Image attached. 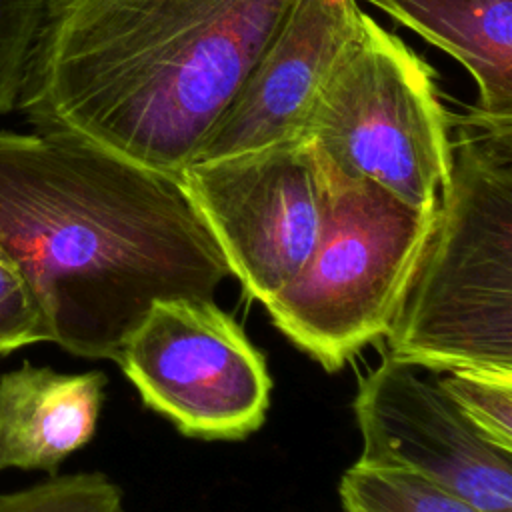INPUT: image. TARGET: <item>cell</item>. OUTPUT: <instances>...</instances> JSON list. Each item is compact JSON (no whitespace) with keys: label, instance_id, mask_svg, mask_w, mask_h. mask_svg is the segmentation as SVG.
I'll return each mask as SVG.
<instances>
[{"label":"cell","instance_id":"cell-1","mask_svg":"<svg viewBox=\"0 0 512 512\" xmlns=\"http://www.w3.org/2000/svg\"><path fill=\"white\" fill-rule=\"evenodd\" d=\"M0 254L46 342L114 362L156 300L230 276L176 176L66 134L0 132Z\"/></svg>","mask_w":512,"mask_h":512},{"label":"cell","instance_id":"cell-2","mask_svg":"<svg viewBox=\"0 0 512 512\" xmlns=\"http://www.w3.org/2000/svg\"><path fill=\"white\" fill-rule=\"evenodd\" d=\"M296 0H46L18 106L42 134L176 176Z\"/></svg>","mask_w":512,"mask_h":512},{"label":"cell","instance_id":"cell-3","mask_svg":"<svg viewBox=\"0 0 512 512\" xmlns=\"http://www.w3.org/2000/svg\"><path fill=\"white\" fill-rule=\"evenodd\" d=\"M386 338L426 372L512 376V128L456 118L432 234Z\"/></svg>","mask_w":512,"mask_h":512},{"label":"cell","instance_id":"cell-4","mask_svg":"<svg viewBox=\"0 0 512 512\" xmlns=\"http://www.w3.org/2000/svg\"><path fill=\"white\" fill-rule=\"evenodd\" d=\"M320 158L328 188L322 240L264 308L294 346L336 372L388 334L438 208H412L378 184L344 174L322 152Z\"/></svg>","mask_w":512,"mask_h":512},{"label":"cell","instance_id":"cell-5","mask_svg":"<svg viewBox=\"0 0 512 512\" xmlns=\"http://www.w3.org/2000/svg\"><path fill=\"white\" fill-rule=\"evenodd\" d=\"M456 116L436 72L368 14L304 124L344 174L370 180L418 210H436L452 166Z\"/></svg>","mask_w":512,"mask_h":512},{"label":"cell","instance_id":"cell-6","mask_svg":"<svg viewBox=\"0 0 512 512\" xmlns=\"http://www.w3.org/2000/svg\"><path fill=\"white\" fill-rule=\"evenodd\" d=\"M178 180L252 300L284 290L322 240L328 188L308 136L192 162Z\"/></svg>","mask_w":512,"mask_h":512},{"label":"cell","instance_id":"cell-7","mask_svg":"<svg viewBox=\"0 0 512 512\" xmlns=\"http://www.w3.org/2000/svg\"><path fill=\"white\" fill-rule=\"evenodd\" d=\"M116 364L148 408L192 438H246L270 408L264 354L212 298L156 300Z\"/></svg>","mask_w":512,"mask_h":512},{"label":"cell","instance_id":"cell-8","mask_svg":"<svg viewBox=\"0 0 512 512\" xmlns=\"http://www.w3.org/2000/svg\"><path fill=\"white\" fill-rule=\"evenodd\" d=\"M358 464L416 474L482 512H512V450L486 438L436 376L390 352L358 384Z\"/></svg>","mask_w":512,"mask_h":512},{"label":"cell","instance_id":"cell-9","mask_svg":"<svg viewBox=\"0 0 512 512\" xmlns=\"http://www.w3.org/2000/svg\"><path fill=\"white\" fill-rule=\"evenodd\" d=\"M362 16L356 0H296L196 162L304 136L312 106L358 36Z\"/></svg>","mask_w":512,"mask_h":512},{"label":"cell","instance_id":"cell-10","mask_svg":"<svg viewBox=\"0 0 512 512\" xmlns=\"http://www.w3.org/2000/svg\"><path fill=\"white\" fill-rule=\"evenodd\" d=\"M106 376L24 362L0 376V470L50 474L96 432Z\"/></svg>","mask_w":512,"mask_h":512},{"label":"cell","instance_id":"cell-11","mask_svg":"<svg viewBox=\"0 0 512 512\" xmlns=\"http://www.w3.org/2000/svg\"><path fill=\"white\" fill-rule=\"evenodd\" d=\"M468 70L476 118L512 128V0H364Z\"/></svg>","mask_w":512,"mask_h":512},{"label":"cell","instance_id":"cell-12","mask_svg":"<svg viewBox=\"0 0 512 512\" xmlns=\"http://www.w3.org/2000/svg\"><path fill=\"white\" fill-rule=\"evenodd\" d=\"M338 494L344 512H482L416 474L358 462L342 474Z\"/></svg>","mask_w":512,"mask_h":512},{"label":"cell","instance_id":"cell-13","mask_svg":"<svg viewBox=\"0 0 512 512\" xmlns=\"http://www.w3.org/2000/svg\"><path fill=\"white\" fill-rule=\"evenodd\" d=\"M0 512H124L122 490L100 472L50 476L0 494Z\"/></svg>","mask_w":512,"mask_h":512},{"label":"cell","instance_id":"cell-14","mask_svg":"<svg viewBox=\"0 0 512 512\" xmlns=\"http://www.w3.org/2000/svg\"><path fill=\"white\" fill-rule=\"evenodd\" d=\"M436 380L486 438L512 450V376L448 370L440 372Z\"/></svg>","mask_w":512,"mask_h":512},{"label":"cell","instance_id":"cell-15","mask_svg":"<svg viewBox=\"0 0 512 512\" xmlns=\"http://www.w3.org/2000/svg\"><path fill=\"white\" fill-rule=\"evenodd\" d=\"M46 0H0V116L18 104Z\"/></svg>","mask_w":512,"mask_h":512},{"label":"cell","instance_id":"cell-16","mask_svg":"<svg viewBox=\"0 0 512 512\" xmlns=\"http://www.w3.org/2000/svg\"><path fill=\"white\" fill-rule=\"evenodd\" d=\"M46 342L38 310L16 268L0 254V356Z\"/></svg>","mask_w":512,"mask_h":512}]
</instances>
